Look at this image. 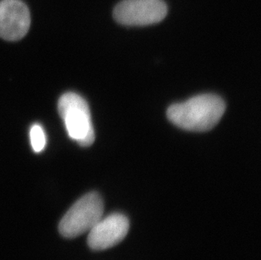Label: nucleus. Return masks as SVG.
Instances as JSON below:
<instances>
[{
  "label": "nucleus",
  "instance_id": "nucleus-1",
  "mask_svg": "<svg viewBox=\"0 0 261 260\" xmlns=\"http://www.w3.org/2000/svg\"><path fill=\"white\" fill-rule=\"evenodd\" d=\"M224 101L217 95L205 94L168 108V119L178 128L194 132L208 131L224 114Z\"/></svg>",
  "mask_w": 261,
  "mask_h": 260
},
{
  "label": "nucleus",
  "instance_id": "nucleus-2",
  "mask_svg": "<svg viewBox=\"0 0 261 260\" xmlns=\"http://www.w3.org/2000/svg\"><path fill=\"white\" fill-rule=\"evenodd\" d=\"M58 108L69 137L83 147L92 145L95 133L86 100L78 94L68 92L59 98Z\"/></svg>",
  "mask_w": 261,
  "mask_h": 260
},
{
  "label": "nucleus",
  "instance_id": "nucleus-3",
  "mask_svg": "<svg viewBox=\"0 0 261 260\" xmlns=\"http://www.w3.org/2000/svg\"><path fill=\"white\" fill-rule=\"evenodd\" d=\"M104 213V203L96 192L85 194L67 211L59 222V232L67 238H74L90 231Z\"/></svg>",
  "mask_w": 261,
  "mask_h": 260
},
{
  "label": "nucleus",
  "instance_id": "nucleus-4",
  "mask_svg": "<svg viewBox=\"0 0 261 260\" xmlns=\"http://www.w3.org/2000/svg\"><path fill=\"white\" fill-rule=\"evenodd\" d=\"M168 6L163 0H123L114 10V19L123 25H149L164 20Z\"/></svg>",
  "mask_w": 261,
  "mask_h": 260
},
{
  "label": "nucleus",
  "instance_id": "nucleus-5",
  "mask_svg": "<svg viewBox=\"0 0 261 260\" xmlns=\"http://www.w3.org/2000/svg\"><path fill=\"white\" fill-rule=\"evenodd\" d=\"M129 230L128 217L114 213L102 217L89 231L87 243L92 250H106L125 238Z\"/></svg>",
  "mask_w": 261,
  "mask_h": 260
},
{
  "label": "nucleus",
  "instance_id": "nucleus-6",
  "mask_svg": "<svg viewBox=\"0 0 261 260\" xmlns=\"http://www.w3.org/2000/svg\"><path fill=\"white\" fill-rule=\"evenodd\" d=\"M31 25L28 6L20 0L0 2V37L7 41H18L25 37Z\"/></svg>",
  "mask_w": 261,
  "mask_h": 260
},
{
  "label": "nucleus",
  "instance_id": "nucleus-7",
  "mask_svg": "<svg viewBox=\"0 0 261 260\" xmlns=\"http://www.w3.org/2000/svg\"><path fill=\"white\" fill-rule=\"evenodd\" d=\"M30 139L35 152L39 153L44 150L47 144V138L42 126L40 124L32 126L30 130Z\"/></svg>",
  "mask_w": 261,
  "mask_h": 260
}]
</instances>
